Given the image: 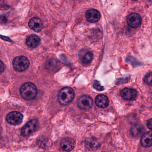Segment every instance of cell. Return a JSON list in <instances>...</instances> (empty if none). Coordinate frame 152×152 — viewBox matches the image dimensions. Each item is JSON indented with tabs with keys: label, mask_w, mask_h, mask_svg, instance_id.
Segmentation results:
<instances>
[{
	"label": "cell",
	"mask_w": 152,
	"mask_h": 152,
	"mask_svg": "<svg viewBox=\"0 0 152 152\" xmlns=\"http://www.w3.org/2000/svg\"><path fill=\"white\" fill-rule=\"evenodd\" d=\"M20 93L21 96L25 100H32L36 96L37 89L33 83H25L20 87Z\"/></svg>",
	"instance_id": "obj_1"
},
{
	"label": "cell",
	"mask_w": 152,
	"mask_h": 152,
	"mask_svg": "<svg viewBox=\"0 0 152 152\" xmlns=\"http://www.w3.org/2000/svg\"><path fill=\"white\" fill-rule=\"evenodd\" d=\"M75 95V92L71 87H64L59 93V102L61 105H67L72 101Z\"/></svg>",
	"instance_id": "obj_2"
},
{
	"label": "cell",
	"mask_w": 152,
	"mask_h": 152,
	"mask_svg": "<svg viewBox=\"0 0 152 152\" xmlns=\"http://www.w3.org/2000/svg\"><path fill=\"white\" fill-rule=\"evenodd\" d=\"M13 68L18 72L25 71L29 66V61L26 57L23 56L16 57L13 61Z\"/></svg>",
	"instance_id": "obj_3"
},
{
	"label": "cell",
	"mask_w": 152,
	"mask_h": 152,
	"mask_svg": "<svg viewBox=\"0 0 152 152\" xmlns=\"http://www.w3.org/2000/svg\"><path fill=\"white\" fill-rule=\"evenodd\" d=\"M39 122L36 119L28 121L21 129V134L24 137L29 136L35 132L38 128Z\"/></svg>",
	"instance_id": "obj_4"
},
{
	"label": "cell",
	"mask_w": 152,
	"mask_h": 152,
	"mask_svg": "<svg viewBox=\"0 0 152 152\" xmlns=\"http://www.w3.org/2000/svg\"><path fill=\"white\" fill-rule=\"evenodd\" d=\"M23 116L19 112L14 111L10 112L6 117V121L12 125H18L22 122Z\"/></svg>",
	"instance_id": "obj_5"
},
{
	"label": "cell",
	"mask_w": 152,
	"mask_h": 152,
	"mask_svg": "<svg viewBox=\"0 0 152 152\" xmlns=\"http://www.w3.org/2000/svg\"><path fill=\"white\" fill-rule=\"evenodd\" d=\"M77 105L81 109L84 110L89 109L93 105V99L88 95H82L78 100Z\"/></svg>",
	"instance_id": "obj_6"
},
{
	"label": "cell",
	"mask_w": 152,
	"mask_h": 152,
	"mask_svg": "<svg viewBox=\"0 0 152 152\" xmlns=\"http://www.w3.org/2000/svg\"><path fill=\"white\" fill-rule=\"evenodd\" d=\"M127 24L129 26L135 28L140 26L142 23V18L138 13H133L129 14L127 18Z\"/></svg>",
	"instance_id": "obj_7"
},
{
	"label": "cell",
	"mask_w": 152,
	"mask_h": 152,
	"mask_svg": "<svg viewBox=\"0 0 152 152\" xmlns=\"http://www.w3.org/2000/svg\"><path fill=\"white\" fill-rule=\"evenodd\" d=\"M121 94L122 98L125 100L132 101L137 97L138 93L135 89L125 88L121 90Z\"/></svg>",
	"instance_id": "obj_8"
},
{
	"label": "cell",
	"mask_w": 152,
	"mask_h": 152,
	"mask_svg": "<svg viewBox=\"0 0 152 152\" xmlns=\"http://www.w3.org/2000/svg\"><path fill=\"white\" fill-rule=\"evenodd\" d=\"M29 27L35 32H40L43 28V25L42 20L39 18H33L28 22Z\"/></svg>",
	"instance_id": "obj_9"
},
{
	"label": "cell",
	"mask_w": 152,
	"mask_h": 152,
	"mask_svg": "<svg viewBox=\"0 0 152 152\" xmlns=\"http://www.w3.org/2000/svg\"><path fill=\"white\" fill-rule=\"evenodd\" d=\"M86 18L89 22H96L100 20L101 14L99 12L95 9H89L86 12Z\"/></svg>",
	"instance_id": "obj_10"
},
{
	"label": "cell",
	"mask_w": 152,
	"mask_h": 152,
	"mask_svg": "<svg viewBox=\"0 0 152 152\" xmlns=\"http://www.w3.org/2000/svg\"><path fill=\"white\" fill-rule=\"evenodd\" d=\"M75 145V141L72 138H66L63 139L61 143V147L65 151H71Z\"/></svg>",
	"instance_id": "obj_11"
},
{
	"label": "cell",
	"mask_w": 152,
	"mask_h": 152,
	"mask_svg": "<svg viewBox=\"0 0 152 152\" xmlns=\"http://www.w3.org/2000/svg\"><path fill=\"white\" fill-rule=\"evenodd\" d=\"M95 102L97 107L102 109H104L108 107L110 101L109 98L106 95H99L96 96Z\"/></svg>",
	"instance_id": "obj_12"
},
{
	"label": "cell",
	"mask_w": 152,
	"mask_h": 152,
	"mask_svg": "<svg viewBox=\"0 0 152 152\" xmlns=\"http://www.w3.org/2000/svg\"><path fill=\"white\" fill-rule=\"evenodd\" d=\"M93 54L87 50H82L80 52V59L83 64H89L93 60Z\"/></svg>",
	"instance_id": "obj_13"
},
{
	"label": "cell",
	"mask_w": 152,
	"mask_h": 152,
	"mask_svg": "<svg viewBox=\"0 0 152 152\" xmlns=\"http://www.w3.org/2000/svg\"><path fill=\"white\" fill-rule=\"evenodd\" d=\"M141 144L145 148H148L152 145V132H147L142 136Z\"/></svg>",
	"instance_id": "obj_14"
},
{
	"label": "cell",
	"mask_w": 152,
	"mask_h": 152,
	"mask_svg": "<svg viewBox=\"0 0 152 152\" xmlns=\"http://www.w3.org/2000/svg\"><path fill=\"white\" fill-rule=\"evenodd\" d=\"M40 37L35 35H32L28 36L26 40L27 45L31 48H35L38 46L40 43Z\"/></svg>",
	"instance_id": "obj_15"
},
{
	"label": "cell",
	"mask_w": 152,
	"mask_h": 152,
	"mask_svg": "<svg viewBox=\"0 0 152 152\" xmlns=\"http://www.w3.org/2000/svg\"><path fill=\"white\" fill-rule=\"evenodd\" d=\"M144 127L140 124H137L134 125L131 129V133L132 135L135 138L140 137L144 132Z\"/></svg>",
	"instance_id": "obj_16"
},
{
	"label": "cell",
	"mask_w": 152,
	"mask_h": 152,
	"mask_svg": "<svg viewBox=\"0 0 152 152\" xmlns=\"http://www.w3.org/2000/svg\"><path fill=\"white\" fill-rule=\"evenodd\" d=\"M99 142L97 140L94 138L88 139L86 142V146L89 151H94L96 150L99 147Z\"/></svg>",
	"instance_id": "obj_17"
},
{
	"label": "cell",
	"mask_w": 152,
	"mask_h": 152,
	"mask_svg": "<svg viewBox=\"0 0 152 152\" xmlns=\"http://www.w3.org/2000/svg\"><path fill=\"white\" fill-rule=\"evenodd\" d=\"M144 81L147 84L152 86V72H149L145 75Z\"/></svg>",
	"instance_id": "obj_18"
},
{
	"label": "cell",
	"mask_w": 152,
	"mask_h": 152,
	"mask_svg": "<svg viewBox=\"0 0 152 152\" xmlns=\"http://www.w3.org/2000/svg\"><path fill=\"white\" fill-rule=\"evenodd\" d=\"M94 87L95 89L99 91H102L104 89L103 87L102 86L100 82L97 80L95 81L94 84Z\"/></svg>",
	"instance_id": "obj_19"
},
{
	"label": "cell",
	"mask_w": 152,
	"mask_h": 152,
	"mask_svg": "<svg viewBox=\"0 0 152 152\" xmlns=\"http://www.w3.org/2000/svg\"><path fill=\"white\" fill-rule=\"evenodd\" d=\"M127 60L129 62H131L132 64L135 65V66H136V65H139V63H140L139 62L137 61L135 58H134V57H131V56L128 57L127 59Z\"/></svg>",
	"instance_id": "obj_20"
},
{
	"label": "cell",
	"mask_w": 152,
	"mask_h": 152,
	"mask_svg": "<svg viewBox=\"0 0 152 152\" xmlns=\"http://www.w3.org/2000/svg\"><path fill=\"white\" fill-rule=\"evenodd\" d=\"M4 69V66L1 61L0 60V74L3 72Z\"/></svg>",
	"instance_id": "obj_21"
},
{
	"label": "cell",
	"mask_w": 152,
	"mask_h": 152,
	"mask_svg": "<svg viewBox=\"0 0 152 152\" xmlns=\"http://www.w3.org/2000/svg\"><path fill=\"white\" fill-rule=\"evenodd\" d=\"M147 127L149 128V129L152 131V119L149 120L147 122Z\"/></svg>",
	"instance_id": "obj_22"
},
{
	"label": "cell",
	"mask_w": 152,
	"mask_h": 152,
	"mask_svg": "<svg viewBox=\"0 0 152 152\" xmlns=\"http://www.w3.org/2000/svg\"><path fill=\"white\" fill-rule=\"evenodd\" d=\"M0 37H1V38H2V39H3V40H6V41H10V38H8V37H5L4 36H2L0 35Z\"/></svg>",
	"instance_id": "obj_23"
},
{
	"label": "cell",
	"mask_w": 152,
	"mask_h": 152,
	"mask_svg": "<svg viewBox=\"0 0 152 152\" xmlns=\"http://www.w3.org/2000/svg\"><path fill=\"white\" fill-rule=\"evenodd\" d=\"M147 1H149L150 2H152V0H147Z\"/></svg>",
	"instance_id": "obj_24"
},
{
	"label": "cell",
	"mask_w": 152,
	"mask_h": 152,
	"mask_svg": "<svg viewBox=\"0 0 152 152\" xmlns=\"http://www.w3.org/2000/svg\"><path fill=\"white\" fill-rule=\"evenodd\" d=\"M133 1H137V0H133Z\"/></svg>",
	"instance_id": "obj_25"
}]
</instances>
